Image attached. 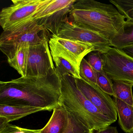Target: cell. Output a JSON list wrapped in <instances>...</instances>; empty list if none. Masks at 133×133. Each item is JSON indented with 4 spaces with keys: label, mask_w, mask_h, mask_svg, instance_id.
I'll return each mask as SVG.
<instances>
[{
    "label": "cell",
    "mask_w": 133,
    "mask_h": 133,
    "mask_svg": "<svg viewBox=\"0 0 133 133\" xmlns=\"http://www.w3.org/2000/svg\"><path fill=\"white\" fill-rule=\"evenodd\" d=\"M57 36L81 43L95 48L96 52L101 54L111 47L110 41L97 32L77 26L68 21L62 24Z\"/></svg>",
    "instance_id": "cell-8"
},
{
    "label": "cell",
    "mask_w": 133,
    "mask_h": 133,
    "mask_svg": "<svg viewBox=\"0 0 133 133\" xmlns=\"http://www.w3.org/2000/svg\"><path fill=\"white\" fill-rule=\"evenodd\" d=\"M49 40L28 45L26 77H43L56 69L49 46Z\"/></svg>",
    "instance_id": "cell-9"
},
{
    "label": "cell",
    "mask_w": 133,
    "mask_h": 133,
    "mask_svg": "<svg viewBox=\"0 0 133 133\" xmlns=\"http://www.w3.org/2000/svg\"><path fill=\"white\" fill-rule=\"evenodd\" d=\"M28 45H24L20 47L14 56L8 60L9 65L14 68L21 75L26 77Z\"/></svg>",
    "instance_id": "cell-16"
},
{
    "label": "cell",
    "mask_w": 133,
    "mask_h": 133,
    "mask_svg": "<svg viewBox=\"0 0 133 133\" xmlns=\"http://www.w3.org/2000/svg\"><path fill=\"white\" fill-rule=\"evenodd\" d=\"M68 113V123L64 133H94L79 119Z\"/></svg>",
    "instance_id": "cell-20"
},
{
    "label": "cell",
    "mask_w": 133,
    "mask_h": 133,
    "mask_svg": "<svg viewBox=\"0 0 133 133\" xmlns=\"http://www.w3.org/2000/svg\"><path fill=\"white\" fill-rule=\"evenodd\" d=\"M50 36L38 21L33 18L10 30L3 31L0 36V49L10 59L22 46L42 43Z\"/></svg>",
    "instance_id": "cell-4"
},
{
    "label": "cell",
    "mask_w": 133,
    "mask_h": 133,
    "mask_svg": "<svg viewBox=\"0 0 133 133\" xmlns=\"http://www.w3.org/2000/svg\"><path fill=\"white\" fill-rule=\"evenodd\" d=\"M123 50L126 54L133 58V45L124 48Z\"/></svg>",
    "instance_id": "cell-26"
},
{
    "label": "cell",
    "mask_w": 133,
    "mask_h": 133,
    "mask_svg": "<svg viewBox=\"0 0 133 133\" xmlns=\"http://www.w3.org/2000/svg\"><path fill=\"white\" fill-rule=\"evenodd\" d=\"M51 0H12V4L0 13V25L3 31L10 30L33 19L39 9Z\"/></svg>",
    "instance_id": "cell-5"
},
{
    "label": "cell",
    "mask_w": 133,
    "mask_h": 133,
    "mask_svg": "<svg viewBox=\"0 0 133 133\" xmlns=\"http://www.w3.org/2000/svg\"><path fill=\"white\" fill-rule=\"evenodd\" d=\"M87 61L96 72H100L103 70V59L100 52H95L90 53L88 54Z\"/></svg>",
    "instance_id": "cell-22"
},
{
    "label": "cell",
    "mask_w": 133,
    "mask_h": 133,
    "mask_svg": "<svg viewBox=\"0 0 133 133\" xmlns=\"http://www.w3.org/2000/svg\"><path fill=\"white\" fill-rule=\"evenodd\" d=\"M111 46L119 49L133 45V22L126 21L121 34L110 41Z\"/></svg>",
    "instance_id": "cell-15"
},
{
    "label": "cell",
    "mask_w": 133,
    "mask_h": 133,
    "mask_svg": "<svg viewBox=\"0 0 133 133\" xmlns=\"http://www.w3.org/2000/svg\"><path fill=\"white\" fill-rule=\"evenodd\" d=\"M61 80L56 69L43 77H21L9 81H1L0 105L52 110L60 104Z\"/></svg>",
    "instance_id": "cell-1"
},
{
    "label": "cell",
    "mask_w": 133,
    "mask_h": 133,
    "mask_svg": "<svg viewBox=\"0 0 133 133\" xmlns=\"http://www.w3.org/2000/svg\"><path fill=\"white\" fill-rule=\"evenodd\" d=\"M73 6L53 12L42 18L37 19L39 23L51 35H56L62 24L68 18Z\"/></svg>",
    "instance_id": "cell-13"
},
{
    "label": "cell",
    "mask_w": 133,
    "mask_h": 133,
    "mask_svg": "<svg viewBox=\"0 0 133 133\" xmlns=\"http://www.w3.org/2000/svg\"><path fill=\"white\" fill-rule=\"evenodd\" d=\"M133 85L121 81H114L113 88L114 98H116L130 105L133 106Z\"/></svg>",
    "instance_id": "cell-17"
},
{
    "label": "cell",
    "mask_w": 133,
    "mask_h": 133,
    "mask_svg": "<svg viewBox=\"0 0 133 133\" xmlns=\"http://www.w3.org/2000/svg\"><path fill=\"white\" fill-rule=\"evenodd\" d=\"M68 21L97 32L111 41L122 33L126 18L114 6L94 0H78L72 6Z\"/></svg>",
    "instance_id": "cell-2"
},
{
    "label": "cell",
    "mask_w": 133,
    "mask_h": 133,
    "mask_svg": "<svg viewBox=\"0 0 133 133\" xmlns=\"http://www.w3.org/2000/svg\"><path fill=\"white\" fill-rule=\"evenodd\" d=\"M97 84L99 88L105 93L114 97L112 80L103 70L96 72Z\"/></svg>",
    "instance_id": "cell-21"
},
{
    "label": "cell",
    "mask_w": 133,
    "mask_h": 133,
    "mask_svg": "<svg viewBox=\"0 0 133 133\" xmlns=\"http://www.w3.org/2000/svg\"><path fill=\"white\" fill-rule=\"evenodd\" d=\"M52 58L56 69L61 75L69 74L75 78L81 79L79 72L67 61L58 57Z\"/></svg>",
    "instance_id": "cell-18"
},
{
    "label": "cell",
    "mask_w": 133,
    "mask_h": 133,
    "mask_svg": "<svg viewBox=\"0 0 133 133\" xmlns=\"http://www.w3.org/2000/svg\"><path fill=\"white\" fill-rule=\"evenodd\" d=\"M95 133H118V131L116 127L109 126L104 129L96 131Z\"/></svg>",
    "instance_id": "cell-25"
},
{
    "label": "cell",
    "mask_w": 133,
    "mask_h": 133,
    "mask_svg": "<svg viewBox=\"0 0 133 133\" xmlns=\"http://www.w3.org/2000/svg\"><path fill=\"white\" fill-rule=\"evenodd\" d=\"M113 100L121 128L125 133H133V106L117 98Z\"/></svg>",
    "instance_id": "cell-14"
},
{
    "label": "cell",
    "mask_w": 133,
    "mask_h": 133,
    "mask_svg": "<svg viewBox=\"0 0 133 133\" xmlns=\"http://www.w3.org/2000/svg\"><path fill=\"white\" fill-rule=\"evenodd\" d=\"M0 133H40V129L32 130L22 128L8 123L0 127Z\"/></svg>",
    "instance_id": "cell-23"
},
{
    "label": "cell",
    "mask_w": 133,
    "mask_h": 133,
    "mask_svg": "<svg viewBox=\"0 0 133 133\" xmlns=\"http://www.w3.org/2000/svg\"><path fill=\"white\" fill-rule=\"evenodd\" d=\"M42 111L44 110L36 107L0 105V127Z\"/></svg>",
    "instance_id": "cell-11"
},
{
    "label": "cell",
    "mask_w": 133,
    "mask_h": 133,
    "mask_svg": "<svg viewBox=\"0 0 133 133\" xmlns=\"http://www.w3.org/2000/svg\"><path fill=\"white\" fill-rule=\"evenodd\" d=\"M49 44L52 57H58L67 61L79 73L81 63L85 56L96 52L92 46L59 38L55 35H51Z\"/></svg>",
    "instance_id": "cell-7"
},
{
    "label": "cell",
    "mask_w": 133,
    "mask_h": 133,
    "mask_svg": "<svg viewBox=\"0 0 133 133\" xmlns=\"http://www.w3.org/2000/svg\"><path fill=\"white\" fill-rule=\"evenodd\" d=\"M79 74L81 79L91 85L98 87L96 82L95 71L85 58L83 59L81 63Z\"/></svg>",
    "instance_id": "cell-19"
},
{
    "label": "cell",
    "mask_w": 133,
    "mask_h": 133,
    "mask_svg": "<svg viewBox=\"0 0 133 133\" xmlns=\"http://www.w3.org/2000/svg\"><path fill=\"white\" fill-rule=\"evenodd\" d=\"M126 18V21L133 22V9L128 10L119 12Z\"/></svg>",
    "instance_id": "cell-24"
},
{
    "label": "cell",
    "mask_w": 133,
    "mask_h": 133,
    "mask_svg": "<svg viewBox=\"0 0 133 133\" xmlns=\"http://www.w3.org/2000/svg\"><path fill=\"white\" fill-rule=\"evenodd\" d=\"M103 70L114 81H121L133 86V58L123 50L110 47L102 54Z\"/></svg>",
    "instance_id": "cell-6"
},
{
    "label": "cell",
    "mask_w": 133,
    "mask_h": 133,
    "mask_svg": "<svg viewBox=\"0 0 133 133\" xmlns=\"http://www.w3.org/2000/svg\"><path fill=\"white\" fill-rule=\"evenodd\" d=\"M76 81L78 88L84 96L113 123L116 121L117 112L115 103L110 96L99 87L91 85L82 79L76 78Z\"/></svg>",
    "instance_id": "cell-10"
},
{
    "label": "cell",
    "mask_w": 133,
    "mask_h": 133,
    "mask_svg": "<svg viewBox=\"0 0 133 133\" xmlns=\"http://www.w3.org/2000/svg\"><path fill=\"white\" fill-rule=\"evenodd\" d=\"M68 113L60 104L53 112L45 126L40 129V133H64L68 123Z\"/></svg>",
    "instance_id": "cell-12"
},
{
    "label": "cell",
    "mask_w": 133,
    "mask_h": 133,
    "mask_svg": "<svg viewBox=\"0 0 133 133\" xmlns=\"http://www.w3.org/2000/svg\"><path fill=\"white\" fill-rule=\"evenodd\" d=\"M61 78L60 104L68 112L93 131L104 129L113 123L82 94L78 88L74 77L66 74L61 75Z\"/></svg>",
    "instance_id": "cell-3"
}]
</instances>
